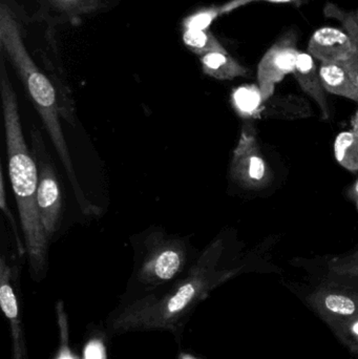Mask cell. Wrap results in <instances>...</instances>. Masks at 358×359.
Returning a JSON list of instances; mask_svg holds the SVG:
<instances>
[{
    "label": "cell",
    "instance_id": "obj_24",
    "mask_svg": "<svg viewBox=\"0 0 358 359\" xmlns=\"http://www.w3.org/2000/svg\"><path fill=\"white\" fill-rule=\"evenodd\" d=\"M178 359H198V358H195V356L191 355V354L184 353V352H183V353H180V355H179Z\"/></svg>",
    "mask_w": 358,
    "mask_h": 359
},
{
    "label": "cell",
    "instance_id": "obj_11",
    "mask_svg": "<svg viewBox=\"0 0 358 359\" xmlns=\"http://www.w3.org/2000/svg\"><path fill=\"white\" fill-rule=\"evenodd\" d=\"M313 116L306 99L296 95H273L265 101L261 119L301 120Z\"/></svg>",
    "mask_w": 358,
    "mask_h": 359
},
{
    "label": "cell",
    "instance_id": "obj_25",
    "mask_svg": "<svg viewBox=\"0 0 358 359\" xmlns=\"http://www.w3.org/2000/svg\"><path fill=\"white\" fill-rule=\"evenodd\" d=\"M353 17H354L355 21H357V23L358 25V8L355 12L352 13Z\"/></svg>",
    "mask_w": 358,
    "mask_h": 359
},
{
    "label": "cell",
    "instance_id": "obj_2",
    "mask_svg": "<svg viewBox=\"0 0 358 359\" xmlns=\"http://www.w3.org/2000/svg\"><path fill=\"white\" fill-rule=\"evenodd\" d=\"M0 93L4 111V134L8 153V174L18 206L25 246L32 278L42 280L48 271V240L37 206L39 175L35 158L25 143L19 115L16 93L6 73L4 55L0 67Z\"/></svg>",
    "mask_w": 358,
    "mask_h": 359
},
{
    "label": "cell",
    "instance_id": "obj_6",
    "mask_svg": "<svg viewBox=\"0 0 358 359\" xmlns=\"http://www.w3.org/2000/svg\"><path fill=\"white\" fill-rule=\"evenodd\" d=\"M229 176L233 183L246 190L263 189L273 182V172L261 151L256 128L250 122L242 128L233 149Z\"/></svg>",
    "mask_w": 358,
    "mask_h": 359
},
{
    "label": "cell",
    "instance_id": "obj_5",
    "mask_svg": "<svg viewBox=\"0 0 358 359\" xmlns=\"http://www.w3.org/2000/svg\"><path fill=\"white\" fill-rule=\"evenodd\" d=\"M31 136L33 142V156L37 163L39 175L37 188L38 211L46 238L48 242H50L60 228L62 215L61 188L54 166L48 159L41 134L35 126L32 128Z\"/></svg>",
    "mask_w": 358,
    "mask_h": 359
},
{
    "label": "cell",
    "instance_id": "obj_12",
    "mask_svg": "<svg viewBox=\"0 0 358 359\" xmlns=\"http://www.w3.org/2000/svg\"><path fill=\"white\" fill-rule=\"evenodd\" d=\"M319 75L326 92L358 103V88L340 63L321 62Z\"/></svg>",
    "mask_w": 358,
    "mask_h": 359
},
{
    "label": "cell",
    "instance_id": "obj_3",
    "mask_svg": "<svg viewBox=\"0 0 358 359\" xmlns=\"http://www.w3.org/2000/svg\"><path fill=\"white\" fill-rule=\"evenodd\" d=\"M298 295L338 341L358 356V287L321 278Z\"/></svg>",
    "mask_w": 358,
    "mask_h": 359
},
{
    "label": "cell",
    "instance_id": "obj_21",
    "mask_svg": "<svg viewBox=\"0 0 358 359\" xmlns=\"http://www.w3.org/2000/svg\"><path fill=\"white\" fill-rule=\"evenodd\" d=\"M256 1L270 2V4H289V2L296 1V0H231L228 4L222 6L223 14Z\"/></svg>",
    "mask_w": 358,
    "mask_h": 359
},
{
    "label": "cell",
    "instance_id": "obj_18",
    "mask_svg": "<svg viewBox=\"0 0 358 359\" xmlns=\"http://www.w3.org/2000/svg\"><path fill=\"white\" fill-rule=\"evenodd\" d=\"M222 14V6L202 8L185 18L183 27L193 31H207L212 23Z\"/></svg>",
    "mask_w": 358,
    "mask_h": 359
},
{
    "label": "cell",
    "instance_id": "obj_1",
    "mask_svg": "<svg viewBox=\"0 0 358 359\" xmlns=\"http://www.w3.org/2000/svg\"><path fill=\"white\" fill-rule=\"evenodd\" d=\"M223 238L208 245L183 278L161 292L141 295L116 310L107 320L111 333L166 330L178 332L185 320L208 295L244 271V266L224 265Z\"/></svg>",
    "mask_w": 358,
    "mask_h": 359
},
{
    "label": "cell",
    "instance_id": "obj_10",
    "mask_svg": "<svg viewBox=\"0 0 358 359\" xmlns=\"http://www.w3.org/2000/svg\"><path fill=\"white\" fill-rule=\"evenodd\" d=\"M292 75L296 78L303 92L311 97L319 105L322 120L329 121L331 119V111H330L327 97H326V90L319 75V67H317L315 59L308 52L300 50L296 69Z\"/></svg>",
    "mask_w": 358,
    "mask_h": 359
},
{
    "label": "cell",
    "instance_id": "obj_9",
    "mask_svg": "<svg viewBox=\"0 0 358 359\" xmlns=\"http://www.w3.org/2000/svg\"><path fill=\"white\" fill-rule=\"evenodd\" d=\"M357 50L346 31L336 27H321L311 36L307 52L321 62L343 63Z\"/></svg>",
    "mask_w": 358,
    "mask_h": 359
},
{
    "label": "cell",
    "instance_id": "obj_13",
    "mask_svg": "<svg viewBox=\"0 0 358 359\" xmlns=\"http://www.w3.org/2000/svg\"><path fill=\"white\" fill-rule=\"evenodd\" d=\"M200 61L203 73L216 80H233L249 74V69L229 56L228 53H208L201 56Z\"/></svg>",
    "mask_w": 358,
    "mask_h": 359
},
{
    "label": "cell",
    "instance_id": "obj_8",
    "mask_svg": "<svg viewBox=\"0 0 358 359\" xmlns=\"http://www.w3.org/2000/svg\"><path fill=\"white\" fill-rule=\"evenodd\" d=\"M0 306L10 325L13 359H29L21 322L20 303L14 284V271L6 257L0 259Z\"/></svg>",
    "mask_w": 358,
    "mask_h": 359
},
{
    "label": "cell",
    "instance_id": "obj_20",
    "mask_svg": "<svg viewBox=\"0 0 358 359\" xmlns=\"http://www.w3.org/2000/svg\"><path fill=\"white\" fill-rule=\"evenodd\" d=\"M0 206H1L2 211H4L6 217H8V222L12 226L13 233H14L15 238H16L17 244H18V249L20 251V255H27V250H25V246L22 244L20 240V236L18 233V229H17L16 223H15L14 217H13L12 212H11L8 207L6 206V186H4V172H2L1 168H0Z\"/></svg>",
    "mask_w": 358,
    "mask_h": 359
},
{
    "label": "cell",
    "instance_id": "obj_17",
    "mask_svg": "<svg viewBox=\"0 0 358 359\" xmlns=\"http://www.w3.org/2000/svg\"><path fill=\"white\" fill-rule=\"evenodd\" d=\"M183 42L191 52L200 56L212 52L227 53L212 32L185 29L183 33Z\"/></svg>",
    "mask_w": 358,
    "mask_h": 359
},
{
    "label": "cell",
    "instance_id": "obj_22",
    "mask_svg": "<svg viewBox=\"0 0 358 359\" xmlns=\"http://www.w3.org/2000/svg\"><path fill=\"white\" fill-rule=\"evenodd\" d=\"M348 196L351 200L354 201L358 209V179L349 187Z\"/></svg>",
    "mask_w": 358,
    "mask_h": 359
},
{
    "label": "cell",
    "instance_id": "obj_7",
    "mask_svg": "<svg viewBox=\"0 0 358 359\" xmlns=\"http://www.w3.org/2000/svg\"><path fill=\"white\" fill-rule=\"evenodd\" d=\"M298 35L288 32L279 38L261 59L256 71L258 86L264 101L275 95V86L294 74L298 62Z\"/></svg>",
    "mask_w": 358,
    "mask_h": 359
},
{
    "label": "cell",
    "instance_id": "obj_23",
    "mask_svg": "<svg viewBox=\"0 0 358 359\" xmlns=\"http://www.w3.org/2000/svg\"><path fill=\"white\" fill-rule=\"evenodd\" d=\"M351 130L358 135V109L355 115L353 116L352 120H351Z\"/></svg>",
    "mask_w": 358,
    "mask_h": 359
},
{
    "label": "cell",
    "instance_id": "obj_16",
    "mask_svg": "<svg viewBox=\"0 0 358 359\" xmlns=\"http://www.w3.org/2000/svg\"><path fill=\"white\" fill-rule=\"evenodd\" d=\"M334 156L340 166L351 172H358V135L352 130L340 133L334 142Z\"/></svg>",
    "mask_w": 358,
    "mask_h": 359
},
{
    "label": "cell",
    "instance_id": "obj_15",
    "mask_svg": "<svg viewBox=\"0 0 358 359\" xmlns=\"http://www.w3.org/2000/svg\"><path fill=\"white\" fill-rule=\"evenodd\" d=\"M321 278L358 287V251L332 257L326 263Z\"/></svg>",
    "mask_w": 358,
    "mask_h": 359
},
{
    "label": "cell",
    "instance_id": "obj_14",
    "mask_svg": "<svg viewBox=\"0 0 358 359\" xmlns=\"http://www.w3.org/2000/svg\"><path fill=\"white\" fill-rule=\"evenodd\" d=\"M231 105L235 113L246 121L261 119L264 98L258 84L242 86L231 93Z\"/></svg>",
    "mask_w": 358,
    "mask_h": 359
},
{
    "label": "cell",
    "instance_id": "obj_4",
    "mask_svg": "<svg viewBox=\"0 0 358 359\" xmlns=\"http://www.w3.org/2000/svg\"><path fill=\"white\" fill-rule=\"evenodd\" d=\"M188 246L185 240L161 231L149 233L143 244V255L137 270L136 280L146 290L178 280L188 264Z\"/></svg>",
    "mask_w": 358,
    "mask_h": 359
},
{
    "label": "cell",
    "instance_id": "obj_19",
    "mask_svg": "<svg viewBox=\"0 0 358 359\" xmlns=\"http://www.w3.org/2000/svg\"><path fill=\"white\" fill-rule=\"evenodd\" d=\"M59 10L71 14L90 12L98 6V0H50Z\"/></svg>",
    "mask_w": 358,
    "mask_h": 359
}]
</instances>
